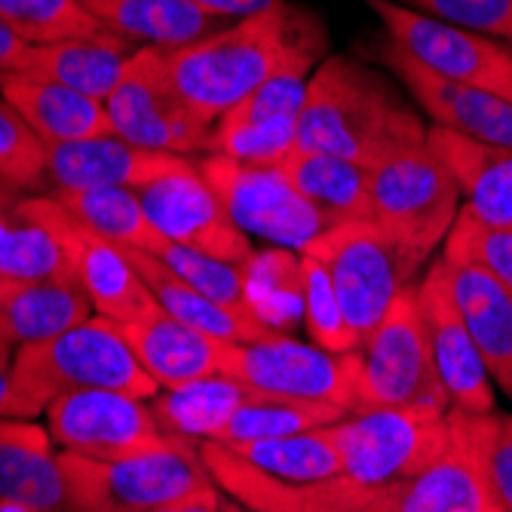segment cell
Returning <instances> with one entry per match:
<instances>
[{"label":"cell","instance_id":"obj_1","mask_svg":"<svg viewBox=\"0 0 512 512\" xmlns=\"http://www.w3.org/2000/svg\"><path fill=\"white\" fill-rule=\"evenodd\" d=\"M329 34L316 13L279 0L276 7L240 19L197 43L166 50L178 92L215 126L230 108L295 62H322Z\"/></svg>","mask_w":512,"mask_h":512},{"label":"cell","instance_id":"obj_2","mask_svg":"<svg viewBox=\"0 0 512 512\" xmlns=\"http://www.w3.org/2000/svg\"><path fill=\"white\" fill-rule=\"evenodd\" d=\"M417 142H427V126L387 77L350 56L319 62L295 151L335 154L371 169L390 151Z\"/></svg>","mask_w":512,"mask_h":512},{"label":"cell","instance_id":"obj_3","mask_svg":"<svg viewBox=\"0 0 512 512\" xmlns=\"http://www.w3.org/2000/svg\"><path fill=\"white\" fill-rule=\"evenodd\" d=\"M13 384L34 414L77 390H117L148 402L160 393V384L135 359L120 322L99 313L50 341L19 344Z\"/></svg>","mask_w":512,"mask_h":512},{"label":"cell","instance_id":"obj_4","mask_svg":"<svg viewBox=\"0 0 512 512\" xmlns=\"http://www.w3.org/2000/svg\"><path fill=\"white\" fill-rule=\"evenodd\" d=\"M68 509L65 512H148L212 488L200 445L175 436L169 445L123 460H89L59 451Z\"/></svg>","mask_w":512,"mask_h":512},{"label":"cell","instance_id":"obj_5","mask_svg":"<svg viewBox=\"0 0 512 512\" xmlns=\"http://www.w3.org/2000/svg\"><path fill=\"white\" fill-rule=\"evenodd\" d=\"M329 273L341 313L359 347L378 329L393 301L414 286L421 261L411 258L375 218L341 221L304 252Z\"/></svg>","mask_w":512,"mask_h":512},{"label":"cell","instance_id":"obj_6","mask_svg":"<svg viewBox=\"0 0 512 512\" xmlns=\"http://www.w3.org/2000/svg\"><path fill=\"white\" fill-rule=\"evenodd\" d=\"M371 172V218L417 261L445 246L463 209L448 166L427 142L405 145L381 157Z\"/></svg>","mask_w":512,"mask_h":512},{"label":"cell","instance_id":"obj_7","mask_svg":"<svg viewBox=\"0 0 512 512\" xmlns=\"http://www.w3.org/2000/svg\"><path fill=\"white\" fill-rule=\"evenodd\" d=\"M451 408H371L329 427L347 479L390 485L427 473L451 445Z\"/></svg>","mask_w":512,"mask_h":512},{"label":"cell","instance_id":"obj_8","mask_svg":"<svg viewBox=\"0 0 512 512\" xmlns=\"http://www.w3.org/2000/svg\"><path fill=\"white\" fill-rule=\"evenodd\" d=\"M359 356L362 371L353 414L371 408H451L433 365L417 286H408L393 301L381 325L359 347Z\"/></svg>","mask_w":512,"mask_h":512},{"label":"cell","instance_id":"obj_9","mask_svg":"<svg viewBox=\"0 0 512 512\" xmlns=\"http://www.w3.org/2000/svg\"><path fill=\"white\" fill-rule=\"evenodd\" d=\"M105 108L111 132L138 148L181 157L209 154L212 126L184 102L160 46H142L132 56Z\"/></svg>","mask_w":512,"mask_h":512},{"label":"cell","instance_id":"obj_10","mask_svg":"<svg viewBox=\"0 0 512 512\" xmlns=\"http://www.w3.org/2000/svg\"><path fill=\"white\" fill-rule=\"evenodd\" d=\"M200 169L246 237H261L276 249L304 255L313 240L335 227L279 166H252L206 154Z\"/></svg>","mask_w":512,"mask_h":512},{"label":"cell","instance_id":"obj_11","mask_svg":"<svg viewBox=\"0 0 512 512\" xmlns=\"http://www.w3.org/2000/svg\"><path fill=\"white\" fill-rule=\"evenodd\" d=\"M362 4L381 19L387 40L427 71L454 83L488 89L512 102V46L408 10L396 0H362Z\"/></svg>","mask_w":512,"mask_h":512},{"label":"cell","instance_id":"obj_12","mask_svg":"<svg viewBox=\"0 0 512 512\" xmlns=\"http://www.w3.org/2000/svg\"><path fill=\"white\" fill-rule=\"evenodd\" d=\"M359 371V350L329 353L316 344L292 341L289 335L258 344H230L224 359V375L249 384L258 393L332 402L347 408V414L356 408Z\"/></svg>","mask_w":512,"mask_h":512},{"label":"cell","instance_id":"obj_13","mask_svg":"<svg viewBox=\"0 0 512 512\" xmlns=\"http://www.w3.org/2000/svg\"><path fill=\"white\" fill-rule=\"evenodd\" d=\"M53 442L89 460H123L169 445L148 399L117 390H77L46 408Z\"/></svg>","mask_w":512,"mask_h":512},{"label":"cell","instance_id":"obj_14","mask_svg":"<svg viewBox=\"0 0 512 512\" xmlns=\"http://www.w3.org/2000/svg\"><path fill=\"white\" fill-rule=\"evenodd\" d=\"M316 68V62H295L261 83L212 126L209 154L252 166H283L298 148L307 86Z\"/></svg>","mask_w":512,"mask_h":512},{"label":"cell","instance_id":"obj_15","mask_svg":"<svg viewBox=\"0 0 512 512\" xmlns=\"http://www.w3.org/2000/svg\"><path fill=\"white\" fill-rule=\"evenodd\" d=\"M138 200L166 243L237 264H246L255 252L249 237L224 212L197 160L138 188Z\"/></svg>","mask_w":512,"mask_h":512},{"label":"cell","instance_id":"obj_16","mask_svg":"<svg viewBox=\"0 0 512 512\" xmlns=\"http://www.w3.org/2000/svg\"><path fill=\"white\" fill-rule=\"evenodd\" d=\"M421 313L427 322V338L439 384L448 396L451 411L463 414H491L494 411V381L482 362V353L473 341V332L463 319L454 286L451 267L439 255L427 276L417 283Z\"/></svg>","mask_w":512,"mask_h":512},{"label":"cell","instance_id":"obj_17","mask_svg":"<svg viewBox=\"0 0 512 512\" xmlns=\"http://www.w3.org/2000/svg\"><path fill=\"white\" fill-rule=\"evenodd\" d=\"M34 200L43 221L53 227L65 261L71 267V276L83 286L86 298L92 301V310L120 325H129L157 307L145 279L138 276V270L132 267L120 246L102 240L80 221H74L53 194H43Z\"/></svg>","mask_w":512,"mask_h":512},{"label":"cell","instance_id":"obj_18","mask_svg":"<svg viewBox=\"0 0 512 512\" xmlns=\"http://www.w3.org/2000/svg\"><path fill=\"white\" fill-rule=\"evenodd\" d=\"M381 62L405 83V89L414 96L436 126L451 129L463 138L485 145L512 148V102L503 96H494L488 89L467 86L445 80L433 71H427L421 62H414L396 43L384 40Z\"/></svg>","mask_w":512,"mask_h":512},{"label":"cell","instance_id":"obj_19","mask_svg":"<svg viewBox=\"0 0 512 512\" xmlns=\"http://www.w3.org/2000/svg\"><path fill=\"white\" fill-rule=\"evenodd\" d=\"M194 157L163 154L138 148L126 138L108 132L80 142L46 145V169L53 191H86V188H145V184L188 166Z\"/></svg>","mask_w":512,"mask_h":512},{"label":"cell","instance_id":"obj_20","mask_svg":"<svg viewBox=\"0 0 512 512\" xmlns=\"http://www.w3.org/2000/svg\"><path fill=\"white\" fill-rule=\"evenodd\" d=\"M120 329L135 359L142 362V368L163 390L224 375V359L230 344L175 319L160 304L142 319L120 325Z\"/></svg>","mask_w":512,"mask_h":512},{"label":"cell","instance_id":"obj_21","mask_svg":"<svg viewBox=\"0 0 512 512\" xmlns=\"http://www.w3.org/2000/svg\"><path fill=\"white\" fill-rule=\"evenodd\" d=\"M0 503L28 512H65L68 485L53 436L25 417H0Z\"/></svg>","mask_w":512,"mask_h":512},{"label":"cell","instance_id":"obj_22","mask_svg":"<svg viewBox=\"0 0 512 512\" xmlns=\"http://www.w3.org/2000/svg\"><path fill=\"white\" fill-rule=\"evenodd\" d=\"M0 96L25 117V123L46 145L80 142V138L111 132L108 108L102 99H89L71 86L37 77L31 71L0 74Z\"/></svg>","mask_w":512,"mask_h":512},{"label":"cell","instance_id":"obj_23","mask_svg":"<svg viewBox=\"0 0 512 512\" xmlns=\"http://www.w3.org/2000/svg\"><path fill=\"white\" fill-rule=\"evenodd\" d=\"M427 145L454 175L463 206L488 224H512V148L430 126Z\"/></svg>","mask_w":512,"mask_h":512},{"label":"cell","instance_id":"obj_24","mask_svg":"<svg viewBox=\"0 0 512 512\" xmlns=\"http://www.w3.org/2000/svg\"><path fill=\"white\" fill-rule=\"evenodd\" d=\"M123 252L132 261V267L138 270V276L145 279V286L151 289L154 301L175 319L188 322L194 329H200L212 338H221L227 344H258V341L283 338L279 332L267 329L252 310H234V307L215 304L212 298H206L203 292L184 283V279L169 264H163L157 255L142 252V249H123Z\"/></svg>","mask_w":512,"mask_h":512},{"label":"cell","instance_id":"obj_25","mask_svg":"<svg viewBox=\"0 0 512 512\" xmlns=\"http://www.w3.org/2000/svg\"><path fill=\"white\" fill-rule=\"evenodd\" d=\"M142 50L138 43L123 40L111 31L74 37L46 46H31L25 71L71 86L89 99H108L120 77L126 74L132 56Z\"/></svg>","mask_w":512,"mask_h":512},{"label":"cell","instance_id":"obj_26","mask_svg":"<svg viewBox=\"0 0 512 512\" xmlns=\"http://www.w3.org/2000/svg\"><path fill=\"white\" fill-rule=\"evenodd\" d=\"M77 4L105 31L160 50H178L224 28V19L206 16L191 0H77Z\"/></svg>","mask_w":512,"mask_h":512},{"label":"cell","instance_id":"obj_27","mask_svg":"<svg viewBox=\"0 0 512 512\" xmlns=\"http://www.w3.org/2000/svg\"><path fill=\"white\" fill-rule=\"evenodd\" d=\"M457 307L467 319L491 381L512 399V292L473 264H451Z\"/></svg>","mask_w":512,"mask_h":512},{"label":"cell","instance_id":"obj_28","mask_svg":"<svg viewBox=\"0 0 512 512\" xmlns=\"http://www.w3.org/2000/svg\"><path fill=\"white\" fill-rule=\"evenodd\" d=\"M258 390L249 384L230 378V375H212L181 387H169L151 399V408L157 414L160 427L169 436L181 439H203L218 442L234 417L249 399H255Z\"/></svg>","mask_w":512,"mask_h":512},{"label":"cell","instance_id":"obj_29","mask_svg":"<svg viewBox=\"0 0 512 512\" xmlns=\"http://www.w3.org/2000/svg\"><path fill=\"white\" fill-rule=\"evenodd\" d=\"M10 335L19 344L50 341L92 316V301L71 273L46 279H16L10 298L0 304Z\"/></svg>","mask_w":512,"mask_h":512},{"label":"cell","instance_id":"obj_30","mask_svg":"<svg viewBox=\"0 0 512 512\" xmlns=\"http://www.w3.org/2000/svg\"><path fill=\"white\" fill-rule=\"evenodd\" d=\"M0 273L19 283L71 273L53 227L37 209V200L10 188H0Z\"/></svg>","mask_w":512,"mask_h":512},{"label":"cell","instance_id":"obj_31","mask_svg":"<svg viewBox=\"0 0 512 512\" xmlns=\"http://www.w3.org/2000/svg\"><path fill=\"white\" fill-rule=\"evenodd\" d=\"M295 188L316 206L332 224L371 218V172L362 163L319 154L295 151L283 166Z\"/></svg>","mask_w":512,"mask_h":512},{"label":"cell","instance_id":"obj_32","mask_svg":"<svg viewBox=\"0 0 512 512\" xmlns=\"http://www.w3.org/2000/svg\"><path fill=\"white\" fill-rule=\"evenodd\" d=\"M65 212L86 230L120 249L157 252L166 240L151 224L138 191L132 188H86V191H53Z\"/></svg>","mask_w":512,"mask_h":512},{"label":"cell","instance_id":"obj_33","mask_svg":"<svg viewBox=\"0 0 512 512\" xmlns=\"http://www.w3.org/2000/svg\"><path fill=\"white\" fill-rule=\"evenodd\" d=\"M227 448L234 451L246 467H252L255 473L276 479V482L310 485V482L344 476L341 454L329 436V427L298 433V436H283V439L240 442V445H227Z\"/></svg>","mask_w":512,"mask_h":512},{"label":"cell","instance_id":"obj_34","mask_svg":"<svg viewBox=\"0 0 512 512\" xmlns=\"http://www.w3.org/2000/svg\"><path fill=\"white\" fill-rule=\"evenodd\" d=\"M246 304L267 325L286 335L304 319V261L289 249L252 252L246 261Z\"/></svg>","mask_w":512,"mask_h":512},{"label":"cell","instance_id":"obj_35","mask_svg":"<svg viewBox=\"0 0 512 512\" xmlns=\"http://www.w3.org/2000/svg\"><path fill=\"white\" fill-rule=\"evenodd\" d=\"M347 417V408L332 402H310V399H289V396H267L258 393L249 399L224 430L218 442L240 445V442H261V439H283L310 430L332 427Z\"/></svg>","mask_w":512,"mask_h":512},{"label":"cell","instance_id":"obj_36","mask_svg":"<svg viewBox=\"0 0 512 512\" xmlns=\"http://www.w3.org/2000/svg\"><path fill=\"white\" fill-rule=\"evenodd\" d=\"M0 19L28 46H46L105 31L77 0H0Z\"/></svg>","mask_w":512,"mask_h":512},{"label":"cell","instance_id":"obj_37","mask_svg":"<svg viewBox=\"0 0 512 512\" xmlns=\"http://www.w3.org/2000/svg\"><path fill=\"white\" fill-rule=\"evenodd\" d=\"M442 258L482 267L512 292V224H488L463 206L442 246Z\"/></svg>","mask_w":512,"mask_h":512},{"label":"cell","instance_id":"obj_38","mask_svg":"<svg viewBox=\"0 0 512 512\" xmlns=\"http://www.w3.org/2000/svg\"><path fill=\"white\" fill-rule=\"evenodd\" d=\"M46 181H50L46 142L0 96V188L28 194V191H40Z\"/></svg>","mask_w":512,"mask_h":512},{"label":"cell","instance_id":"obj_39","mask_svg":"<svg viewBox=\"0 0 512 512\" xmlns=\"http://www.w3.org/2000/svg\"><path fill=\"white\" fill-rule=\"evenodd\" d=\"M163 264H169L184 283L212 298L215 304L234 307V310H249L246 304V264L224 261L178 243H163L154 252Z\"/></svg>","mask_w":512,"mask_h":512},{"label":"cell","instance_id":"obj_40","mask_svg":"<svg viewBox=\"0 0 512 512\" xmlns=\"http://www.w3.org/2000/svg\"><path fill=\"white\" fill-rule=\"evenodd\" d=\"M304 261V325L316 347L329 353H356L359 338L350 332V325L341 313L338 295L332 289L329 273L319 261L301 255Z\"/></svg>","mask_w":512,"mask_h":512},{"label":"cell","instance_id":"obj_41","mask_svg":"<svg viewBox=\"0 0 512 512\" xmlns=\"http://www.w3.org/2000/svg\"><path fill=\"white\" fill-rule=\"evenodd\" d=\"M396 4L512 46V0H396Z\"/></svg>","mask_w":512,"mask_h":512},{"label":"cell","instance_id":"obj_42","mask_svg":"<svg viewBox=\"0 0 512 512\" xmlns=\"http://www.w3.org/2000/svg\"><path fill=\"white\" fill-rule=\"evenodd\" d=\"M485 473L503 512H512V414L488 417L485 430Z\"/></svg>","mask_w":512,"mask_h":512},{"label":"cell","instance_id":"obj_43","mask_svg":"<svg viewBox=\"0 0 512 512\" xmlns=\"http://www.w3.org/2000/svg\"><path fill=\"white\" fill-rule=\"evenodd\" d=\"M197 10H203L206 16L212 19H249V16H258L270 7H276L279 0H191Z\"/></svg>","mask_w":512,"mask_h":512},{"label":"cell","instance_id":"obj_44","mask_svg":"<svg viewBox=\"0 0 512 512\" xmlns=\"http://www.w3.org/2000/svg\"><path fill=\"white\" fill-rule=\"evenodd\" d=\"M0 417H25L31 421L34 408L22 399V393L13 384V362L10 359H0Z\"/></svg>","mask_w":512,"mask_h":512},{"label":"cell","instance_id":"obj_45","mask_svg":"<svg viewBox=\"0 0 512 512\" xmlns=\"http://www.w3.org/2000/svg\"><path fill=\"white\" fill-rule=\"evenodd\" d=\"M31 46L10 31V25L0 19V74L4 71H25Z\"/></svg>","mask_w":512,"mask_h":512},{"label":"cell","instance_id":"obj_46","mask_svg":"<svg viewBox=\"0 0 512 512\" xmlns=\"http://www.w3.org/2000/svg\"><path fill=\"white\" fill-rule=\"evenodd\" d=\"M221 503H224V497L218 494V485H212V488H203L197 494H188L175 503H166V506H157L148 512H221Z\"/></svg>","mask_w":512,"mask_h":512},{"label":"cell","instance_id":"obj_47","mask_svg":"<svg viewBox=\"0 0 512 512\" xmlns=\"http://www.w3.org/2000/svg\"><path fill=\"white\" fill-rule=\"evenodd\" d=\"M13 353H16V338L10 335L4 316H0V359H10L13 362Z\"/></svg>","mask_w":512,"mask_h":512},{"label":"cell","instance_id":"obj_48","mask_svg":"<svg viewBox=\"0 0 512 512\" xmlns=\"http://www.w3.org/2000/svg\"><path fill=\"white\" fill-rule=\"evenodd\" d=\"M13 286H16V279H10V276H4V273H0V304H4V301L10 298Z\"/></svg>","mask_w":512,"mask_h":512},{"label":"cell","instance_id":"obj_49","mask_svg":"<svg viewBox=\"0 0 512 512\" xmlns=\"http://www.w3.org/2000/svg\"><path fill=\"white\" fill-rule=\"evenodd\" d=\"M221 512H255V509H249V506H243L240 500H234V497H224V503H221Z\"/></svg>","mask_w":512,"mask_h":512},{"label":"cell","instance_id":"obj_50","mask_svg":"<svg viewBox=\"0 0 512 512\" xmlns=\"http://www.w3.org/2000/svg\"><path fill=\"white\" fill-rule=\"evenodd\" d=\"M0 512H28L22 506H13V503H0Z\"/></svg>","mask_w":512,"mask_h":512}]
</instances>
